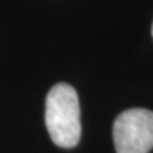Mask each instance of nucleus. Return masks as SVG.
Masks as SVG:
<instances>
[{
  "label": "nucleus",
  "instance_id": "obj_1",
  "mask_svg": "<svg viewBox=\"0 0 153 153\" xmlns=\"http://www.w3.org/2000/svg\"><path fill=\"white\" fill-rule=\"evenodd\" d=\"M45 125L51 140L60 148H74L81 137L78 94L70 84H57L45 101Z\"/></svg>",
  "mask_w": 153,
  "mask_h": 153
},
{
  "label": "nucleus",
  "instance_id": "obj_2",
  "mask_svg": "<svg viewBox=\"0 0 153 153\" xmlns=\"http://www.w3.org/2000/svg\"><path fill=\"white\" fill-rule=\"evenodd\" d=\"M116 153H149L153 149V112L143 108L128 109L115 119Z\"/></svg>",
  "mask_w": 153,
  "mask_h": 153
},
{
  "label": "nucleus",
  "instance_id": "obj_3",
  "mask_svg": "<svg viewBox=\"0 0 153 153\" xmlns=\"http://www.w3.org/2000/svg\"><path fill=\"white\" fill-rule=\"evenodd\" d=\"M152 36H153V27H152Z\"/></svg>",
  "mask_w": 153,
  "mask_h": 153
}]
</instances>
